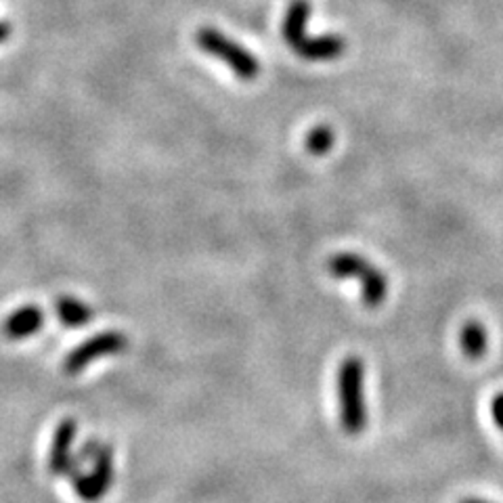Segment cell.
I'll return each mask as SVG.
<instances>
[{"mask_svg":"<svg viewBox=\"0 0 503 503\" xmlns=\"http://www.w3.org/2000/svg\"><path fill=\"white\" fill-rule=\"evenodd\" d=\"M42 325H45V313H42V308L34 307V304H28V307L17 308L7 317L3 332L9 340H28L32 338L34 334H39Z\"/></svg>","mask_w":503,"mask_h":503,"instance_id":"cell-8","label":"cell"},{"mask_svg":"<svg viewBox=\"0 0 503 503\" xmlns=\"http://www.w3.org/2000/svg\"><path fill=\"white\" fill-rule=\"evenodd\" d=\"M327 273L335 279H359L363 304L368 308L382 307V302L386 300L388 277L359 254H335L327 260Z\"/></svg>","mask_w":503,"mask_h":503,"instance_id":"cell-2","label":"cell"},{"mask_svg":"<svg viewBox=\"0 0 503 503\" xmlns=\"http://www.w3.org/2000/svg\"><path fill=\"white\" fill-rule=\"evenodd\" d=\"M11 32H13V30H11V23L0 22V45H4V42L11 39Z\"/></svg>","mask_w":503,"mask_h":503,"instance_id":"cell-14","label":"cell"},{"mask_svg":"<svg viewBox=\"0 0 503 503\" xmlns=\"http://www.w3.org/2000/svg\"><path fill=\"white\" fill-rule=\"evenodd\" d=\"M334 143H335L334 130L325 126V124H321V126H315L310 130L304 145H307V149L313 155H325L329 149L334 147Z\"/></svg>","mask_w":503,"mask_h":503,"instance_id":"cell-12","label":"cell"},{"mask_svg":"<svg viewBox=\"0 0 503 503\" xmlns=\"http://www.w3.org/2000/svg\"><path fill=\"white\" fill-rule=\"evenodd\" d=\"M459 503H490V501H484V499H478V497H470V499H464Z\"/></svg>","mask_w":503,"mask_h":503,"instance_id":"cell-15","label":"cell"},{"mask_svg":"<svg viewBox=\"0 0 503 503\" xmlns=\"http://www.w3.org/2000/svg\"><path fill=\"white\" fill-rule=\"evenodd\" d=\"M195 42L204 53L225 61L235 76H239L241 80H254L260 74V61L246 47L227 39L219 30L200 28L195 34Z\"/></svg>","mask_w":503,"mask_h":503,"instance_id":"cell-3","label":"cell"},{"mask_svg":"<svg viewBox=\"0 0 503 503\" xmlns=\"http://www.w3.org/2000/svg\"><path fill=\"white\" fill-rule=\"evenodd\" d=\"M308 17H310L308 0H291L283 17V26H282L283 40L288 42L290 48L298 55V57H300V53L310 42V39L307 36Z\"/></svg>","mask_w":503,"mask_h":503,"instance_id":"cell-7","label":"cell"},{"mask_svg":"<svg viewBox=\"0 0 503 503\" xmlns=\"http://www.w3.org/2000/svg\"><path fill=\"white\" fill-rule=\"evenodd\" d=\"M57 319L65 327H82L92 321V308L74 296H59L55 302Z\"/></svg>","mask_w":503,"mask_h":503,"instance_id":"cell-10","label":"cell"},{"mask_svg":"<svg viewBox=\"0 0 503 503\" xmlns=\"http://www.w3.org/2000/svg\"><path fill=\"white\" fill-rule=\"evenodd\" d=\"M128 349V335L124 332H108L95 334L92 338L84 340L82 344H78L70 355L64 359V374L65 376H78L89 368L91 363H95L97 359L122 355Z\"/></svg>","mask_w":503,"mask_h":503,"instance_id":"cell-4","label":"cell"},{"mask_svg":"<svg viewBox=\"0 0 503 503\" xmlns=\"http://www.w3.org/2000/svg\"><path fill=\"white\" fill-rule=\"evenodd\" d=\"M340 426L351 437H359L368 428L365 405V365L359 357H346L338 369Z\"/></svg>","mask_w":503,"mask_h":503,"instance_id":"cell-1","label":"cell"},{"mask_svg":"<svg viewBox=\"0 0 503 503\" xmlns=\"http://www.w3.org/2000/svg\"><path fill=\"white\" fill-rule=\"evenodd\" d=\"M459 344H462L464 355L472 359V361L482 359L484 352L489 349V334L482 323L478 321L465 323L462 334H459Z\"/></svg>","mask_w":503,"mask_h":503,"instance_id":"cell-11","label":"cell"},{"mask_svg":"<svg viewBox=\"0 0 503 503\" xmlns=\"http://www.w3.org/2000/svg\"><path fill=\"white\" fill-rule=\"evenodd\" d=\"M346 51V40L340 34H323L319 39H310L308 47L300 53L307 61H332L340 59Z\"/></svg>","mask_w":503,"mask_h":503,"instance_id":"cell-9","label":"cell"},{"mask_svg":"<svg viewBox=\"0 0 503 503\" xmlns=\"http://www.w3.org/2000/svg\"><path fill=\"white\" fill-rule=\"evenodd\" d=\"M490 415H493L497 428L503 430V393L495 395L493 403H490Z\"/></svg>","mask_w":503,"mask_h":503,"instance_id":"cell-13","label":"cell"},{"mask_svg":"<svg viewBox=\"0 0 503 503\" xmlns=\"http://www.w3.org/2000/svg\"><path fill=\"white\" fill-rule=\"evenodd\" d=\"M78 437V421L74 418H64L55 428L51 449H48V474L65 476L67 465L74 459V443Z\"/></svg>","mask_w":503,"mask_h":503,"instance_id":"cell-6","label":"cell"},{"mask_svg":"<svg viewBox=\"0 0 503 503\" xmlns=\"http://www.w3.org/2000/svg\"><path fill=\"white\" fill-rule=\"evenodd\" d=\"M114 484V449L108 443H99V449L91 462V472H80L72 478V487L84 503H97L109 493Z\"/></svg>","mask_w":503,"mask_h":503,"instance_id":"cell-5","label":"cell"}]
</instances>
